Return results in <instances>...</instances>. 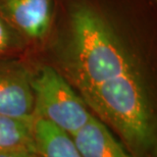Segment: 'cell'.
<instances>
[{"label":"cell","instance_id":"cell-1","mask_svg":"<svg viewBox=\"0 0 157 157\" xmlns=\"http://www.w3.org/2000/svg\"><path fill=\"white\" fill-rule=\"evenodd\" d=\"M34 64L48 65L78 95L157 63V0H55Z\"/></svg>","mask_w":157,"mask_h":157},{"label":"cell","instance_id":"cell-2","mask_svg":"<svg viewBox=\"0 0 157 157\" xmlns=\"http://www.w3.org/2000/svg\"><path fill=\"white\" fill-rule=\"evenodd\" d=\"M80 96L131 157H157V63L127 71Z\"/></svg>","mask_w":157,"mask_h":157},{"label":"cell","instance_id":"cell-3","mask_svg":"<svg viewBox=\"0 0 157 157\" xmlns=\"http://www.w3.org/2000/svg\"><path fill=\"white\" fill-rule=\"evenodd\" d=\"M32 84L34 119L47 121L73 136L90 118L92 112L83 98L48 65L35 64Z\"/></svg>","mask_w":157,"mask_h":157},{"label":"cell","instance_id":"cell-4","mask_svg":"<svg viewBox=\"0 0 157 157\" xmlns=\"http://www.w3.org/2000/svg\"><path fill=\"white\" fill-rule=\"evenodd\" d=\"M54 10L55 0H0V18L26 43L29 60L39 54L48 38Z\"/></svg>","mask_w":157,"mask_h":157},{"label":"cell","instance_id":"cell-5","mask_svg":"<svg viewBox=\"0 0 157 157\" xmlns=\"http://www.w3.org/2000/svg\"><path fill=\"white\" fill-rule=\"evenodd\" d=\"M35 64L26 57L0 60V115L32 117Z\"/></svg>","mask_w":157,"mask_h":157},{"label":"cell","instance_id":"cell-6","mask_svg":"<svg viewBox=\"0 0 157 157\" xmlns=\"http://www.w3.org/2000/svg\"><path fill=\"white\" fill-rule=\"evenodd\" d=\"M71 138L82 157H131L111 131L93 113Z\"/></svg>","mask_w":157,"mask_h":157},{"label":"cell","instance_id":"cell-7","mask_svg":"<svg viewBox=\"0 0 157 157\" xmlns=\"http://www.w3.org/2000/svg\"><path fill=\"white\" fill-rule=\"evenodd\" d=\"M34 140L41 157H82L70 135L44 119H34Z\"/></svg>","mask_w":157,"mask_h":157},{"label":"cell","instance_id":"cell-8","mask_svg":"<svg viewBox=\"0 0 157 157\" xmlns=\"http://www.w3.org/2000/svg\"><path fill=\"white\" fill-rule=\"evenodd\" d=\"M12 150L36 151L34 117L0 115V153Z\"/></svg>","mask_w":157,"mask_h":157},{"label":"cell","instance_id":"cell-9","mask_svg":"<svg viewBox=\"0 0 157 157\" xmlns=\"http://www.w3.org/2000/svg\"><path fill=\"white\" fill-rule=\"evenodd\" d=\"M28 48L20 35L0 18V60L27 57Z\"/></svg>","mask_w":157,"mask_h":157},{"label":"cell","instance_id":"cell-10","mask_svg":"<svg viewBox=\"0 0 157 157\" xmlns=\"http://www.w3.org/2000/svg\"><path fill=\"white\" fill-rule=\"evenodd\" d=\"M0 157H41L36 151L31 150H12L0 153Z\"/></svg>","mask_w":157,"mask_h":157}]
</instances>
